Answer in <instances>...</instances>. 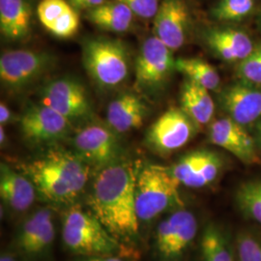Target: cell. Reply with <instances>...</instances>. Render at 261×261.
<instances>
[{"label": "cell", "instance_id": "obj_24", "mask_svg": "<svg viewBox=\"0 0 261 261\" xmlns=\"http://www.w3.org/2000/svg\"><path fill=\"white\" fill-rule=\"evenodd\" d=\"M201 261H236L235 247L224 229L214 223L207 224L200 239Z\"/></svg>", "mask_w": 261, "mask_h": 261}, {"label": "cell", "instance_id": "obj_36", "mask_svg": "<svg viewBox=\"0 0 261 261\" xmlns=\"http://www.w3.org/2000/svg\"><path fill=\"white\" fill-rule=\"evenodd\" d=\"M255 142L261 149V118L255 123Z\"/></svg>", "mask_w": 261, "mask_h": 261}, {"label": "cell", "instance_id": "obj_25", "mask_svg": "<svg viewBox=\"0 0 261 261\" xmlns=\"http://www.w3.org/2000/svg\"><path fill=\"white\" fill-rule=\"evenodd\" d=\"M175 69L189 77V81L207 90H216L221 77L213 66L198 58H179L175 60Z\"/></svg>", "mask_w": 261, "mask_h": 261}, {"label": "cell", "instance_id": "obj_35", "mask_svg": "<svg viewBox=\"0 0 261 261\" xmlns=\"http://www.w3.org/2000/svg\"><path fill=\"white\" fill-rule=\"evenodd\" d=\"M11 111L7 108V106L4 103H0V123L1 126L6 125L7 123L11 121Z\"/></svg>", "mask_w": 261, "mask_h": 261}, {"label": "cell", "instance_id": "obj_23", "mask_svg": "<svg viewBox=\"0 0 261 261\" xmlns=\"http://www.w3.org/2000/svg\"><path fill=\"white\" fill-rule=\"evenodd\" d=\"M134 16L130 8L118 0L105 2L87 12V19L93 24L112 32L127 31L132 25Z\"/></svg>", "mask_w": 261, "mask_h": 261}, {"label": "cell", "instance_id": "obj_34", "mask_svg": "<svg viewBox=\"0 0 261 261\" xmlns=\"http://www.w3.org/2000/svg\"><path fill=\"white\" fill-rule=\"evenodd\" d=\"M127 258L125 255H94L80 256L74 261H128Z\"/></svg>", "mask_w": 261, "mask_h": 261}, {"label": "cell", "instance_id": "obj_13", "mask_svg": "<svg viewBox=\"0 0 261 261\" xmlns=\"http://www.w3.org/2000/svg\"><path fill=\"white\" fill-rule=\"evenodd\" d=\"M209 139L213 144L228 151L244 164L259 163L255 140L244 126L229 117L220 118L211 123Z\"/></svg>", "mask_w": 261, "mask_h": 261}, {"label": "cell", "instance_id": "obj_4", "mask_svg": "<svg viewBox=\"0 0 261 261\" xmlns=\"http://www.w3.org/2000/svg\"><path fill=\"white\" fill-rule=\"evenodd\" d=\"M180 183L169 168L148 165L137 172L136 207L140 223H150L160 215L180 208Z\"/></svg>", "mask_w": 261, "mask_h": 261}, {"label": "cell", "instance_id": "obj_37", "mask_svg": "<svg viewBox=\"0 0 261 261\" xmlns=\"http://www.w3.org/2000/svg\"><path fill=\"white\" fill-rule=\"evenodd\" d=\"M0 261H17V259H16V257L12 253H10V252H3L1 254Z\"/></svg>", "mask_w": 261, "mask_h": 261}, {"label": "cell", "instance_id": "obj_26", "mask_svg": "<svg viewBox=\"0 0 261 261\" xmlns=\"http://www.w3.org/2000/svg\"><path fill=\"white\" fill-rule=\"evenodd\" d=\"M235 202L244 217L261 225V179L243 183L236 191Z\"/></svg>", "mask_w": 261, "mask_h": 261}, {"label": "cell", "instance_id": "obj_18", "mask_svg": "<svg viewBox=\"0 0 261 261\" xmlns=\"http://www.w3.org/2000/svg\"><path fill=\"white\" fill-rule=\"evenodd\" d=\"M37 16L42 25L56 37H72L80 28L76 9L67 0H41Z\"/></svg>", "mask_w": 261, "mask_h": 261}, {"label": "cell", "instance_id": "obj_10", "mask_svg": "<svg viewBox=\"0 0 261 261\" xmlns=\"http://www.w3.org/2000/svg\"><path fill=\"white\" fill-rule=\"evenodd\" d=\"M172 50L153 36L142 44L136 62L137 84L143 89L158 88L175 68Z\"/></svg>", "mask_w": 261, "mask_h": 261}, {"label": "cell", "instance_id": "obj_3", "mask_svg": "<svg viewBox=\"0 0 261 261\" xmlns=\"http://www.w3.org/2000/svg\"><path fill=\"white\" fill-rule=\"evenodd\" d=\"M62 241L68 251L79 256L130 255L91 211L76 206L63 216Z\"/></svg>", "mask_w": 261, "mask_h": 261}, {"label": "cell", "instance_id": "obj_9", "mask_svg": "<svg viewBox=\"0 0 261 261\" xmlns=\"http://www.w3.org/2000/svg\"><path fill=\"white\" fill-rule=\"evenodd\" d=\"M51 58L44 53L27 49L12 50L0 57V80L13 89H21L43 75L50 66Z\"/></svg>", "mask_w": 261, "mask_h": 261}, {"label": "cell", "instance_id": "obj_11", "mask_svg": "<svg viewBox=\"0 0 261 261\" xmlns=\"http://www.w3.org/2000/svg\"><path fill=\"white\" fill-rule=\"evenodd\" d=\"M19 124L23 137L33 143L60 140L71 129V120L44 103L29 108Z\"/></svg>", "mask_w": 261, "mask_h": 261}, {"label": "cell", "instance_id": "obj_32", "mask_svg": "<svg viewBox=\"0 0 261 261\" xmlns=\"http://www.w3.org/2000/svg\"><path fill=\"white\" fill-rule=\"evenodd\" d=\"M130 8L135 16L142 19H154L158 12L160 0H118Z\"/></svg>", "mask_w": 261, "mask_h": 261}, {"label": "cell", "instance_id": "obj_30", "mask_svg": "<svg viewBox=\"0 0 261 261\" xmlns=\"http://www.w3.org/2000/svg\"><path fill=\"white\" fill-rule=\"evenodd\" d=\"M208 153L209 150H196L184 155L177 163L169 168L171 174L182 185L200 167Z\"/></svg>", "mask_w": 261, "mask_h": 261}, {"label": "cell", "instance_id": "obj_14", "mask_svg": "<svg viewBox=\"0 0 261 261\" xmlns=\"http://www.w3.org/2000/svg\"><path fill=\"white\" fill-rule=\"evenodd\" d=\"M190 14L184 0H161L154 18V33L172 51L186 42Z\"/></svg>", "mask_w": 261, "mask_h": 261}, {"label": "cell", "instance_id": "obj_20", "mask_svg": "<svg viewBox=\"0 0 261 261\" xmlns=\"http://www.w3.org/2000/svg\"><path fill=\"white\" fill-rule=\"evenodd\" d=\"M207 42L217 56L229 62H241L255 47L247 33L231 28L210 31L207 35Z\"/></svg>", "mask_w": 261, "mask_h": 261}, {"label": "cell", "instance_id": "obj_1", "mask_svg": "<svg viewBox=\"0 0 261 261\" xmlns=\"http://www.w3.org/2000/svg\"><path fill=\"white\" fill-rule=\"evenodd\" d=\"M136 179L134 166L119 161L100 169L89 196L90 211L119 241H133L140 231Z\"/></svg>", "mask_w": 261, "mask_h": 261}, {"label": "cell", "instance_id": "obj_12", "mask_svg": "<svg viewBox=\"0 0 261 261\" xmlns=\"http://www.w3.org/2000/svg\"><path fill=\"white\" fill-rule=\"evenodd\" d=\"M41 97L42 103L69 120L83 118L90 113V103L85 88L71 79H58L49 83Z\"/></svg>", "mask_w": 261, "mask_h": 261}, {"label": "cell", "instance_id": "obj_16", "mask_svg": "<svg viewBox=\"0 0 261 261\" xmlns=\"http://www.w3.org/2000/svg\"><path fill=\"white\" fill-rule=\"evenodd\" d=\"M55 239L54 214L49 209L44 208L30 215L20 226L17 246L24 254L36 256L46 252Z\"/></svg>", "mask_w": 261, "mask_h": 261}, {"label": "cell", "instance_id": "obj_33", "mask_svg": "<svg viewBox=\"0 0 261 261\" xmlns=\"http://www.w3.org/2000/svg\"><path fill=\"white\" fill-rule=\"evenodd\" d=\"M76 10H91L96 8L106 0H67Z\"/></svg>", "mask_w": 261, "mask_h": 261}, {"label": "cell", "instance_id": "obj_38", "mask_svg": "<svg viewBox=\"0 0 261 261\" xmlns=\"http://www.w3.org/2000/svg\"><path fill=\"white\" fill-rule=\"evenodd\" d=\"M0 142L2 145L6 142V133H5L3 126L0 127Z\"/></svg>", "mask_w": 261, "mask_h": 261}, {"label": "cell", "instance_id": "obj_28", "mask_svg": "<svg viewBox=\"0 0 261 261\" xmlns=\"http://www.w3.org/2000/svg\"><path fill=\"white\" fill-rule=\"evenodd\" d=\"M253 9L254 0H220L212 15L219 21L236 22L250 16Z\"/></svg>", "mask_w": 261, "mask_h": 261}, {"label": "cell", "instance_id": "obj_2", "mask_svg": "<svg viewBox=\"0 0 261 261\" xmlns=\"http://www.w3.org/2000/svg\"><path fill=\"white\" fill-rule=\"evenodd\" d=\"M23 173L45 200L67 204L80 196L88 182L90 166L75 153L61 148L48 150L21 166Z\"/></svg>", "mask_w": 261, "mask_h": 261}, {"label": "cell", "instance_id": "obj_17", "mask_svg": "<svg viewBox=\"0 0 261 261\" xmlns=\"http://www.w3.org/2000/svg\"><path fill=\"white\" fill-rule=\"evenodd\" d=\"M37 194L34 184L24 173H19L6 164H1L0 196L5 205L14 212H24L34 203Z\"/></svg>", "mask_w": 261, "mask_h": 261}, {"label": "cell", "instance_id": "obj_19", "mask_svg": "<svg viewBox=\"0 0 261 261\" xmlns=\"http://www.w3.org/2000/svg\"><path fill=\"white\" fill-rule=\"evenodd\" d=\"M146 115V107L136 94L119 95L109 105L107 119L116 133H126L140 128Z\"/></svg>", "mask_w": 261, "mask_h": 261}, {"label": "cell", "instance_id": "obj_31", "mask_svg": "<svg viewBox=\"0 0 261 261\" xmlns=\"http://www.w3.org/2000/svg\"><path fill=\"white\" fill-rule=\"evenodd\" d=\"M237 74L242 82L260 86L261 44L255 46L252 54L239 62Z\"/></svg>", "mask_w": 261, "mask_h": 261}, {"label": "cell", "instance_id": "obj_5", "mask_svg": "<svg viewBox=\"0 0 261 261\" xmlns=\"http://www.w3.org/2000/svg\"><path fill=\"white\" fill-rule=\"evenodd\" d=\"M84 64L88 75L103 87L121 84L129 74V56L120 41L93 39L84 45Z\"/></svg>", "mask_w": 261, "mask_h": 261}, {"label": "cell", "instance_id": "obj_8", "mask_svg": "<svg viewBox=\"0 0 261 261\" xmlns=\"http://www.w3.org/2000/svg\"><path fill=\"white\" fill-rule=\"evenodd\" d=\"M75 154L89 166L103 168L119 162L121 145L112 128L92 124L79 130L74 139Z\"/></svg>", "mask_w": 261, "mask_h": 261}, {"label": "cell", "instance_id": "obj_6", "mask_svg": "<svg viewBox=\"0 0 261 261\" xmlns=\"http://www.w3.org/2000/svg\"><path fill=\"white\" fill-rule=\"evenodd\" d=\"M198 223L193 212L178 208L160 222L154 235L158 261H180L196 239Z\"/></svg>", "mask_w": 261, "mask_h": 261}, {"label": "cell", "instance_id": "obj_29", "mask_svg": "<svg viewBox=\"0 0 261 261\" xmlns=\"http://www.w3.org/2000/svg\"><path fill=\"white\" fill-rule=\"evenodd\" d=\"M236 261H261V235L244 229L236 235Z\"/></svg>", "mask_w": 261, "mask_h": 261}, {"label": "cell", "instance_id": "obj_15", "mask_svg": "<svg viewBox=\"0 0 261 261\" xmlns=\"http://www.w3.org/2000/svg\"><path fill=\"white\" fill-rule=\"evenodd\" d=\"M228 117L244 127L261 118V88L245 82L227 86L221 95Z\"/></svg>", "mask_w": 261, "mask_h": 261}, {"label": "cell", "instance_id": "obj_21", "mask_svg": "<svg viewBox=\"0 0 261 261\" xmlns=\"http://www.w3.org/2000/svg\"><path fill=\"white\" fill-rule=\"evenodd\" d=\"M32 9L28 0H0V31L11 41L28 37L31 29Z\"/></svg>", "mask_w": 261, "mask_h": 261}, {"label": "cell", "instance_id": "obj_22", "mask_svg": "<svg viewBox=\"0 0 261 261\" xmlns=\"http://www.w3.org/2000/svg\"><path fill=\"white\" fill-rule=\"evenodd\" d=\"M182 110L198 125L211 121L215 112V103L209 90L187 81L181 93Z\"/></svg>", "mask_w": 261, "mask_h": 261}, {"label": "cell", "instance_id": "obj_39", "mask_svg": "<svg viewBox=\"0 0 261 261\" xmlns=\"http://www.w3.org/2000/svg\"><path fill=\"white\" fill-rule=\"evenodd\" d=\"M260 22H261V15H260Z\"/></svg>", "mask_w": 261, "mask_h": 261}, {"label": "cell", "instance_id": "obj_7", "mask_svg": "<svg viewBox=\"0 0 261 261\" xmlns=\"http://www.w3.org/2000/svg\"><path fill=\"white\" fill-rule=\"evenodd\" d=\"M195 135L192 118L182 109L171 108L150 127L146 142L159 154H169L184 147Z\"/></svg>", "mask_w": 261, "mask_h": 261}, {"label": "cell", "instance_id": "obj_27", "mask_svg": "<svg viewBox=\"0 0 261 261\" xmlns=\"http://www.w3.org/2000/svg\"><path fill=\"white\" fill-rule=\"evenodd\" d=\"M223 168V160L212 151H209L207 157L197 168L196 172L182 184L188 188L199 189L212 184L219 177Z\"/></svg>", "mask_w": 261, "mask_h": 261}]
</instances>
